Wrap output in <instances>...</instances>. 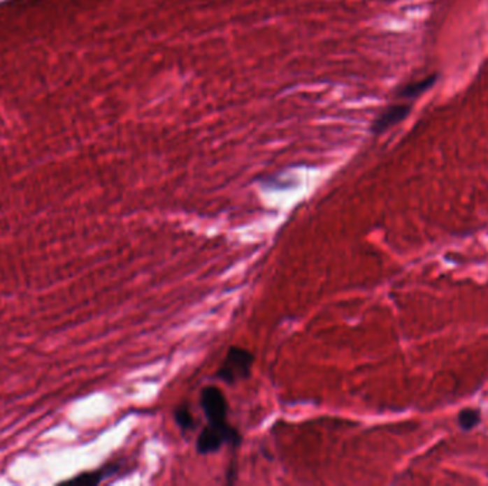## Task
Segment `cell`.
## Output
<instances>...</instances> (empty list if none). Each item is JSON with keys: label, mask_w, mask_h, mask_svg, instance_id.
I'll return each instance as SVG.
<instances>
[{"label": "cell", "mask_w": 488, "mask_h": 486, "mask_svg": "<svg viewBox=\"0 0 488 486\" xmlns=\"http://www.w3.org/2000/svg\"><path fill=\"white\" fill-rule=\"evenodd\" d=\"M254 355L246 348L231 346L224 357L223 364L217 369V378L229 385H234L252 375Z\"/></svg>", "instance_id": "obj_1"}, {"label": "cell", "mask_w": 488, "mask_h": 486, "mask_svg": "<svg viewBox=\"0 0 488 486\" xmlns=\"http://www.w3.org/2000/svg\"><path fill=\"white\" fill-rule=\"evenodd\" d=\"M241 442V436L236 428H233L229 422L222 425L207 424L197 438V450L199 454H213L224 445L229 443L231 446H237Z\"/></svg>", "instance_id": "obj_2"}, {"label": "cell", "mask_w": 488, "mask_h": 486, "mask_svg": "<svg viewBox=\"0 0 488 486\" xmlns=\"http://www.w3.org/2000/svg\"><path fill=\"white\" fill-rule=\"evenodd\" d=\"M200 406L208 424L222 425L227 422L229 404L217 387H206L200 392Z\"/></svg>", "instance_id": "obj_3"}, {"label": "cell", "mask_w": 488, "mask_h": 486, "mask_svg": "<svg viewBox=\"0 0 488 486\" xmlns=\"http://www.w3.org/2000/svg\"><path fill=\"white\" fill-rule=\"evenodd\" d=\"M410 112H411V108L408 106V104H396V106H392L390 109H387L386 112H382L375 119V122L371 126V131L374 134L385 133L390 127L403 122L410 115Z\"/></svg>", "instance_id": "obj_4"}, {"label": "cell", "mask_w": 488, "mask_h": 486, "mask_svg": "<svg viewBox=\"0 0 488 486\" xmlns=\"http://www.w3.org/2000/svg\"><path fill=\"white\" fill-rule=\"evenodd\" d=\"M174 420H176V424L185 431H192L196 427L194 415L192 413L189 405L178 406L176 411H174Z\"/></svg>", "instance_id": "obj_5"}, {"label": "cell", "mask_w": 488, "mask_h": 486, "mask_svg": "<svg viewBox=\"0 0 488 486\" xmlns=\"http://www.w3.org/2000/svg\"><path fill=\"white\" fill-rule=\"evenodd\" d=\"M436 83V76H430L422 82H417V83H412V84H408L407 87H404L401 90V96L403 97H414V96H418V94H422L424 93L427 89H430L433 84Z\"/></svg>", "instance_id": "obj_6"}, {"label": "cell", "mask_w": 488, "mask_h": 486, "mask_svg": "<svg viewBox=\"0 0 488 486\" xmlns=\"http://www.w3.org/2000/svg\"><path fill=\"white\" fill-rule=\"evenodd\" d=\"M478 422H480V412L477 409H464L459 415V425L466 431H470Z\"/></svg>", "instance_id": "obj_7"}]
</instances>
